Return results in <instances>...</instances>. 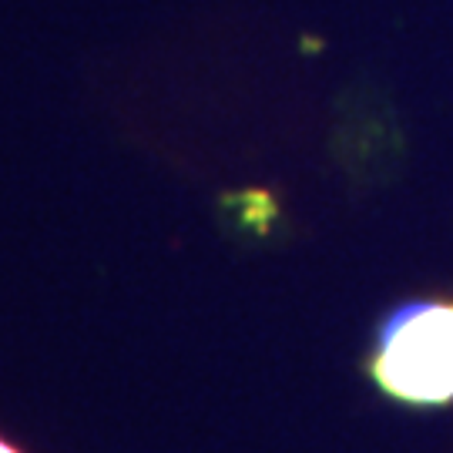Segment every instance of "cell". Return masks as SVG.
<instances>
[{
  "label": "cell",
  "instance_id": "2",
  "mask_svg": "<svg viewBox=\"0 0 453 453\" xmlns=\"http://www.w3.org/2000/svg\"><path fill=\"white\" fill-rule=\"evenodd\" d=\"M0 453H24V450H20V447H17L14 440L0 437Z\"/></svg>",
  "mask_w": 453,
  "mask_h": 453
},
{
  "label": "cell",
  "instance_id": "1",
  "mask_svg": "<svg viewBox=\"0 0 453 453\" xmlns=\"http://www.w3.org/2000/svg\"><path fill=\"white\" fill-rule=\"evenodd\" d=\"M372 387L403 406L453 403V296L406 299L372 329Z\"/></svg>",
  "mask_w": 453,
  "mask_h": 453
}]
</instances>
